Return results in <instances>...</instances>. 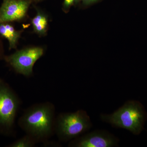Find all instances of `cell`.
<instances>
[{
	"instance_id": "obj_1",
	"label": "cell",
	"mask_w": 147,
	"mask_h": 147,
	"mask_svg": "<svg viewBox=\"0 0 147 147\" xmlns=\"http://www.w3.org/2000/svg\"><path fill=\"white\" fill-rule=\"evenodd\" d=\"M55 107L50 102L36 103L24 111L18 120L21 129L38 143L47 144L55 134Z\"/></svg>"
},
{
	"instance_id": "obj_13",
	"label": "cell",
	"mask_w": 147,
	"mask_h": 147,
	"mask_svg": "<svg viewBox=\"0 0 147 147\" xmlns=\"http://www.w3.org/2000/svg\"><path fill=\"white\" fill-rule=\"evenodd\" d=\"M5 56L4 55L3 48L2 43L0 40V60L4 59Z\"/></svg>"
},
{
	"instance_id": "obj_5",
	"label": "cell",
	"mask_w": 147,
	"mask_h": 147,
	"mask_svg": "<svg viewBox=\"0 0 147 147\" xmlns=\"http://www.w3.org/2000/svg\"><path fill=\"white\" fill-rule=\"evenodd\" d=\"M43 53L41 47H30L5 56L4 59L17 73L28 77L32 74L34 64Z\"/></svg>"
},
{
	"instance_id": "obj_14",
	"label": "cell",
	"mask_w": 147,
	"mask_h": 147,
	"mask_svg": "<svg viewBox=\"0 0 147 147\" xmlns=\"http://www.w3.org/2000/svg\"><path fill=\"white\" fill-rule=\"evenodd\" d=\"M82 0H75V3H74V5H76L79 3L81 2H82Z\"/></svg>"
},
{
	"instance_id": "obj_9",
	"label": "cell",
	"mask_w": 147,
	"mask_h": 147,
	"mask_svg": "<svg viewBox=\"0 0 147 147\" xmlns=\"http://www.w3.org/2000/svg\"><path fill=\"white\" fill-rule=\"evenodd\" d=\"M34 30L40 35H44L47 31L48 19L47 16L41 11H38L36 16L32 21Z\"/></svg>"
},
{
	"instance_id": "obj_2",
	"label": "cell",
	"mask_w": 147,
	"mask_h": 147,
	"mask_svg": "<svg viewBox=\"0 0 147 147\" xmlns=\"http://www.w3.org/2000/svg\"><path fill=\"white\" fill-rule=\"evenodd\" d=\"M101 120L112 126L126 129L139 135L144 129L147 113L139 101L129 100L111 114H101Z\"/></svg>"
},
{
	"instance_id": "obj_4",
	"label": "cell",
	"mask_w": 147,
	"mask_h": 147,
	"mask_svg": "<svg viewBox=\"0 0 147 147\" xmlns=\"http://www.w3.org/2000/svg\"><path fill=\"white\" fill-rule=\"evenodd\" d=\"M20 104L17 94L0 78V134L8 135L12 132Z\"/></svg>"
},
{
	"instance_id": "obj_8",
	"label": "cell",
	"mask_w": 147,
	"mask_h": 147,
	"mask_svg": "<svg viewBox=\"0 0 147 147\" xmlns=\"http://www.w3.org/2000/svg\"><path fill=\"white\" fill-rule=\"evenodd\" d=\"M22 31H17L9 23L0 24V35L8 40L10 50L16 49Z\"/></svg>"
},
{
	"instance_id": "obj_11",
	"label": "cell",
	"mask_w": 147,
	"mask_h": 147,
	"mask_svg": "<svg viewBox=\"0 0 147 147\" xmlns=\"http://www.w3.org/2000/svg\"><path fill=\"white\" fill-rule=\"evenodd\" d=\"M75 0H64L63 9L65 12L67 13L72 6L74 5Z\"/></svg>"
},
{
	"instance_id": "obj_7",
	"label": "cell",
	"mask_w": 147,
	"mask_h": 147,
	"mask_svg": "<svg viewBox=\"0 0 147 147\" xmlns=\"http://www.w3.org/2000/svg\"><path fill=\"white\" fill-rule=\"evenodd\" d=\"M31 3V0H3L0 7V24L22 20Z\"/></svg>"
},
{
	"instance_id": "obj_6",
	"label": "cell",
	"mask_w": 147,
	"mask_h": 147,
	"mask_svg": "<svg viewBox=\"0 0 147 147\" xmlns=\"http://www.w3.org/2000/svg\"><path fill=\"white\" fill-rule=\"evenodd\" d=\"M119 139L104 130H96L81 135L69 142V147L118 146Z\"/></svg>"
},
{
	"instance_id": "obj_12",
	"label": "cell",
	"mask_w": 147,
	"mask_h": 147,
	"mask_svg": "<svg viewBox=\"0 0 147 147\" xmlns=\"http://www.w3.org/2000/svg\"><path fill=\"white\" fill-rule=\"evenodd\" d=\"M102 1V0H82V7L84 8H87L93 5L100 2Z\"/></svg>"
},
{
	"instance_id": "obj_10",
	"label": "cell",
	"mask_w": 147,
	"mask_h": 147,
	"mask_svg": "<svg viewBox=\"0 0 147 147\" xmlns=\"http://www.w3.org/2000/svg\"><path fill=\"white\" fill-rule=\"evenodd\" d=\"M37 142L35 139L28 134L18 139L8 146L9 147H34Z\"/></svg>"
},
{
	"instance_id": "obj_3",
	"label": "cell",
	"mask_w": 147,
	"mask_h": 147,
	"mask_svg": "<svg viewBox=\"0 0 147 147\" xmlns=\"http://www.w3.org/2000/svg\"><path fill=\"white\" fill-rule=\"evenodd\" d=\"M92 126L89 116L85 110L61 113L56 117L55 134L61 142H67L81 136Z\"/></svg>"
},
{
	"instance_id": "obj_15",
	"label": "cell",
	"mask_w": 147,
	"mask_h": 147,
	"mask_svg": "<svg viewBox=\"0 0 147 147\" xmlns=\"http://www.w3.org/2000/svg\"><path fill=\"white\" fill-rule=\"evenodd\" d=\"M33 1H40V0H33Z\"/></svg>"
}]
</instances>
